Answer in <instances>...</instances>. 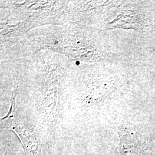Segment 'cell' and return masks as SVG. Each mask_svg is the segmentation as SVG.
Here are the masks:
<instances>
[{
	"label": "cell",
	"instance_id": "cell-1",
	"mask_svg": "<svg viewBox=\"0 0 155 155\" xmlns=\"http://www.w3.org/2000/svg\"><path fill=\"white\" fill-rule=\"evenodd\" d=\"M17 87L13 92L10 109L5 116L1 119V127L15 133L20 140L25 155H42L41 146L37 135L32 129L20 120L15 107Z\"/></svg>",
	"mask_w": 155,
	"mask_h": 155
},
{
	"label": "cell",
	"instance_id": "cell-2",
	"mask_svg": "<svg viewBox=\"0 0 155 155\" xmlns=\"http://www.w3.org/2000/svg\"><path fill=\"white\" fill-rule=\"evenodd\" d=\"M120 137L119 151L121 155H141L143 147L137 133L129 127L113 128Z\"/></svg>",
	"mask_w": 155,
	"mask_h": 155
},
{
	"label": "cell",
	"instance_id": "cell-3",
	"mask_svg": "<svg viewBox=\"0 0 155 155\" xmlns=\"http://www.w3.org/2000/svg\"><path fill=\"white\" fill-rule=\"evenodd\" d=\"M4 155H9V152L6 150V153L4 154Z\"/></svg>",
	"mask_w": 155,
	"mask_h": 155
}]
</instances>
